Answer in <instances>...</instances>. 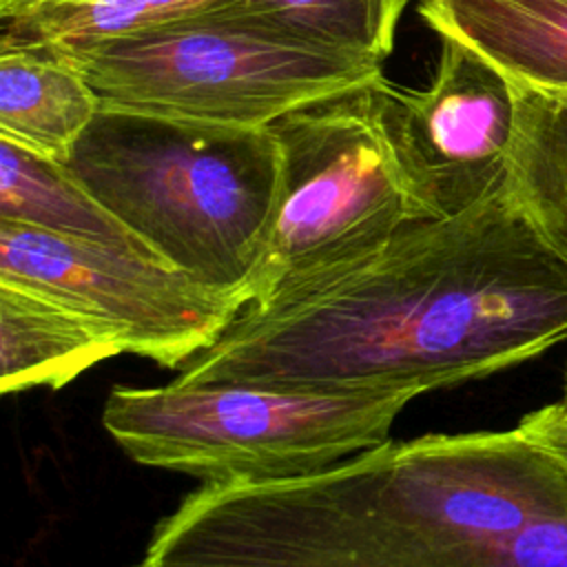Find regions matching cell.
I'll return each mask as SVG.
<instances>
[{
	"mask_svg": "<svg viewBox=\"0 0 567 567\" xmlns=\"http://www.w3.org/2000/svg\"><path fill=\"white\" fill-rule=\"evenodd\" d=\"M567 339V259L507 184L374 252L248 303L175 383L414 390L525 363Z\"/></svg>",
	"mask_w": 567,
	"mask_h": 567,
	"instance_id": "cell-1",
	"label": "cell"
},
{
	"mask_svg": "<svg viewBox=\"0 0 567 567\" xmlns=\"http://www.w3.org/2000/svg\"><path fill=\"white\" fill-rule=\"evenodd\" d=\"M567 516V463L509 430L383 441L326 470L202 483L148 567H472L496 536Z\"/></svg>",
	"mask_w": 567,
	"mask_h": 567,
	"instance_id": "cell-2",
	"label": "cell"
},
{
	"mask_svg": "<svg viewBox=\"0 0 567 567\" xmlns=\"http://www.w3.org/2000/svg\"><path fill=\"white\" fill-rule=\"evenodd\" d=\"M62 166L162 261L248 303L279 184L268 128L100 106Z\"/></svg>",
	"mask_w": 567,
	"mask_h": 567,
	"instance_id": "cell-3",
	"label": "cell"
},
{
	"mask_svg": "<svg viewBox=\"0 0 567 567\" xmlns=\"http://www.w3.org/2000/svg\"><path fill=\"white\" fill-rule=\"evenodd\" d=\"M414 390L286 392L175 383L109 392L102 425L137 463L204 483L272 481L326 470L388 441Z\"/></svg>",
	"mask_w": 567,
	"mask_h": 567,
	"instance_id": "cell-4",
	"label": "cell"
},
{
	"mask_svg": "<svg viewBox=\"0 0 567 567\" xmlns=\"http://www.w3.org/2000/svg\"><path fill=\"white\" fill-rule=\"evenodd\" d=\"M53 51L82 71L102 106L241 128H268L383 78L381 64L195 13Z\"/></svg>",
	"mask_w": 567,
	"mask_h": 567,
	"instance_id": "cell-5",
	"label": "cell"
},
{
	"mask_svg": "<svg viewBox=\"0 0 567 567\" xmlns=\"http://www.w3.org/2000/svg\"><path fill=\"white\" fill-rule=\"evenodd\" d=\"M377 82L268 126L279 184L248 303L348 266L427 219L383 126Z\"/></svg>",
	"mask_w": 567,
	"mask_h": 567,
	"instance_id": "cell-6",
	"label": "cell"
},
{
	"mask_svg": "<svg viewBox=\"0 0 567 567\" xmlns=\"http://www.w3.org/2000/svg\"><path fill=\"white\" fill-rule=\"evenodd\" d=\"M0 281L69 306L122 352L182 368L219 339L246 299L137 252L0 219Z\"/></svg>",
	"mask_w": 567,
	"mask_h": 567,
	"instance_id": "cell-7",
	"label": "cell"
},
{
	"mask_svg": "<svg viewBox=\"0 0 567 567\" xmlns=\"http://www.w3.org/2000/svg\"><path fill=\"white\" fill-rule=\"evenodd\" d=\"M439 42L427 86H396L385 75L374 86L399 166L427 219L456 215L505 182L514 131L509 82L456 38Z\"/></svg>",
	"mask_w": 567,
	"mask_h": 567,
	"instance_id": "cell-8",
	"label": "cell"
},
{
	"mask_svg": "<svg viewBox=\"0 0 567 567\" xmlns=\"http://www.w3.org/2000/svg\"><path fill=\"white\" fill-rule=\"evenodd\" d=\"M416 13L505 80L567 95V0H416Z\"/></svg>",
	"mask_w": 567,
	"mask_h": 567,
	"instance_id": "cell-9",
	"label": "cell"
},
{
	"mask_svg": "<svg viewBox=\"0 0 567 567\" xmlns=\"http://www.w3.org/2000/svg\"><path fill=\"white\" fill-rule=\"evenodd\" d=\"M89 80L42 44H0V140L64 164L100 111Z\"/></svg>",
	"mask_w": 567,
	"mask_h": 567,
	"instance_id": "cell-10",
	"label": "cell"
},
{
	"mask_svg": "<svg viewBox=\"0 0 567 567\" xmlns=\"http://www.w3.org/2000/svg\"><path fill=\"white\" fill-rule=\"evenodd\" d=\"M91 319L24 286L0 281V390L62 388L120 354Z\"/></svg>",
	"mask_w": 567,
	"mask_h": 567,
	"instance_id": "cell-11",
	"label": "cell"
},
{
	"mask_svg": "<svg viewBox=\"0 0 567 567\" xmlns=\"http://www.w3.org/2000/svg\"><path fill=\"white\" fill-rule=\"evenodd\" d=\"M408 4L410 0H210L190 13L315 51L383 64L394 51Z\"/></svg>",
	"mask_w": 567,
	"mask_h": 567,
	"instance_id": "cell-12",
	"label": "cell"
},
{
	"mask_svg": "<svg viewBox=\"0 0 567 567\" xmlns=\"http://www.w3.org/2000/svg\"><path fill=\"white\" fill-rule=\"evenodd\" d=\"M0 219L159 259L62 164L9 140H0Z\"/></svg>",
	"mask_w": 567,
	"mask_h": 567,
	"instance_id": "cell-13",
	"label": "cell"
},
{
	"mask_svg": "<svg viewBox=\"0 0 567 567\" xmlns=\"http://www.w3.org/2000/svg\"><path fill=\"white\" fill-rule=\"evenodd\" d=\"M509 89L514 131L507 184L534 224L567 259V102L514 82Z\"/></svg>",
	"mask_w": 567,
	"mask_h": 567,
	"instance_id": "cell-14",
	"label": "cell"
},
{
	"mask_svg": "<svg viewBox=\"0 0 567 567\" xmlns=\"http://www.w3.org/2000/svg\"><path fill=\"white\" fill-rule=\"evenodd\" d=\"M210 0H16L2 40L75 49L177 20Z\"/></svg>",
	"mask_w": 567,
	"mask_h": 567,
	"instance_id": "cell-15",
	"label": "cell"
},
{
	"mask_svg": "<svg viewBox=\"0 0 567 567\" xmlns=\"http://www.w3.org/2000/svg\"><path fill=\"white\" fill-rule=\"evenodd\" d=\"M476 567H567V516L534 518L494 538Z\"/></svg>",
	"mask_w": 567,
	"mask_h": 567,
	"instance_id": "cell-16",
	"label": "cell"
},
{
	"mask_svg": "<svg viewBox=\"0 0 567 567\" xmlns=\"http://www.w3.org/2000/svg\"><path fill=\"white\" fill-rule=\"evenodd\" d=\"M518 425L567 463V412L554 401L520 416Z\"/></svg>",
	"mask_w": 567,
	"mask_h": 567,
	"instance_id": "cell-17",
	"label": "cell"
},
{
	"mask_svg": "<svg viewBox=\"0 0 567 567\" xmlns=\"http://www.w3.org/2000/svg\"><path fill=\"white\" fill-rule=\"evenodd\" d=\"M563 412H567V365H565V374H563V390L560 396L554 401Z\"/></svg>",
	"mask_w": 567,
	"mask_h": 567,
	"instance_id": "cell-18",
	"label": "cell"
},
{
	"mask_svg": "<svg viewBox=\"0 0 567 567\" xmlns=\"http://www.w3.org/2000/svg\"><path fill=\"white\" fill-rule=\"evenodd\" d=\"M13 2H16V0H0V11H2V9H7V7H11Z\"/></svg>",
	"mask_w": 567,
	"mask_h": 567,
	"instance_id": "cell-19",
	"label": "cell"
},
{
	"mask_svg": "<svg viewBox=\"0 0 567 567\" xmlns=\"http://www.w3.org/2000/svg\"><path fill=\"white\" fill-rule=\"evenodd\" d=\"M556 97H560L563 102H567V95H556Z\"/></svg>",
	"mask_w": 567,
	"mask_h": 567,
	"instance_id": "cell-20",
	"label": "cell"
},
{
	"mask_svg": "<svg viewBox=\"0 0 567 567\" xmlns=\"http://www.w3.org/2000/svg\"><path fill=\"white\" fill-rule=\"evenodd\" d=\"M137 567H148V565H146V563H142V565H137Z\"/></svg>",
	"mask_w": 567,
	"mask_h": 567,
	"instance_id": "cell-21",
	"label": "cell"
},
{
	"mask_svg": "<svg viewBox=\"0 0 567 567\" xmlns=\"http://www.w3.org/2000/svg\"><path fill=\"white\" fill-rule=\"evenodd\" d=\"M2 11H4V9H2Z\"/></svg>",
	"mask_w": 567,
	"mask_h": 567,
	"instance_id": "cell-22",
	"label": "cell"
}]
</instances>
